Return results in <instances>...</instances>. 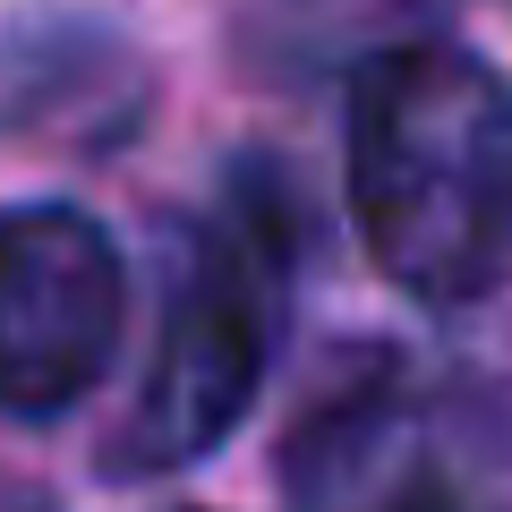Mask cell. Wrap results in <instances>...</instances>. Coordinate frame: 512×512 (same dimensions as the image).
<instances>
[{"label":"cell","mask_w":512,"mask_h":512,"mask_svg":"<svg viewBox=\"0 0 512 512\" xmlns=\"http://www.w3.org/2000/svg\"><path fill=\"white\" fill-rule=\"evenodd\" d=\"M350 222L393 291L478 308L512 291V86L461 43H384L350 77Z\"/></svg>","instance_id":"6da1fadb"},{"label":"cell","mask_w":512,"mask_h":512,"mask_svg":"<svg viewBox=\"0 0 512 512\" xmlns=\"http://www.w3.org/2000/svg\"><path fill=\"white\" fill-rule=\"evenodd\" d=\"M128 325L120 239L69 197L0 205V419H60L111 376Z\"/></svg>","instance_id":"277c9868"},{"label":"cell","mask_w":512,"mask_h":512,"mask_svg":"<svg viewBox=\"0 0 512 512\" xmlns=\"http://www.w3.org/2000/svg\"><path fill=\"white\" fill-rule=\"evenodd\" d=\"M291 512H512V384L470 359L376 350L299 410Z\"/></svg>","instance_id":"3957f363"},{"label":"cell","mask_w":512,"mask_h":512,"mask_svg":"<svg viewBox=\"0 0 512 512\" xmlns=\"http://www.w3.org/2000/svg\"><path fill=\"white\" fill-rule=\"evenodd\" d=\"M137 120H146V69L111 26H77V18L0 26V128L9 137L111 146Z\"/></svg>","instance_id":"5b68a950"},{"label":"cell","mask_w":512,"mask_h":512,"mask_svg":"<svg viewBox=\"0 0 512 512\" xmlns=\"http://www.w3.org/2000/svg\"><path fill=\"white\" fill-rule=\"evenodd\" d=\"M291 256L299 231L274 180H231L205 214L171 231L154 350L103 444L111 478H171L231 444L291 325Z\"/></svg>","instance_id":"7a4b0ae2"}]
</instances>
